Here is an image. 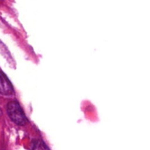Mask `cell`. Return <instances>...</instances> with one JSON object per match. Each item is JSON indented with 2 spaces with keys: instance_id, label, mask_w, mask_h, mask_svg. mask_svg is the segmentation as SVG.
Wrapping results in <instances>:
<instances>
[{
  "instance_id": "3",
  "label": "cell",
  "mask_w": 150,
  "mask_h": 150,
  "mask_svg": "<svg viewBox=\"0 0 150 150\" xmlns=\"http://www.w3.org/2000/svg\"><path fill=\"white\" fill-rule=\"evenodd\" d=\"M1 115V109H0V116Z\"/></svg>"
},
{
  "instance_id": "2",
  "label": "cell",
  "mask_w": 150,
  "mask_h": 150,
  "mask_svg": "<svg viewBox=\"0 0 150 150\" xmlns=\"http://www.w3.org/2000/svg\"><path fill=\"white\" fill-rule=\"evenodd\" d=\"M13 92V86L7 76L0 70V94L10 95Z\"/></svg>"
},
{
  "instance_id": "1",
  "label": "cell",
  "mask_w": 150,
  "mask_h": 150,
  "mask_svg": "<svg viewBox=\"0 0 150 150\" xmlns=\"http://www.w3.org/2000/svg\"><path fill=\"white\" fill-rule=\"evenodd\" d=\"M7 113L10 120L18 125H25L27 122L25 113L17 101L12 100L7 103Z\"/></svg>"
}]
</instances>
